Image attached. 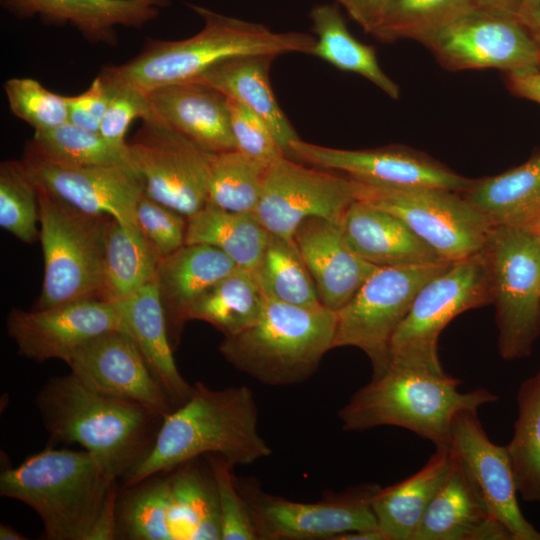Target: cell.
I'll use <instances>...</instances> for the list:
<instances>
[{"instance_id":"1","label":"cell","mask_w":540,"mask_h":540,"mask_svg":"<svg viewBox=\"0 0 540 540\" xmlns=\"http://www.w3.org/2000/svg\"><path fill=\"white\" fill-rule=\"evenodd\" d=\"M209 454L233 466L250 465L272 454L259 434L257 405L249 387L212 389L194 383L189 398L163 418L154 444L121 479L122 487Z\"/></svg>"},{"instance_id":"2","label":"cell","mask_w":540,"mask_h":540,"mask_svg":"<svg viewBox=\"0 0 540 540\" xmlns=\"http://www.w3.org/2000/svg\"><path fill=\"white\" fill-rule=\"evenodd\" d=\"M36 405L51 442L79 444L113 481L144 458L164 418L136 401L90 389L71 372L49 379Z\"/></svg>"},{"instance_id":"3","label":"cell","mask_w":540,"mask_h":540,"mask_svg":"<svg viewBox=\"0 0 540 540\" xmlns=\"http://www.w3.org/2000/svg\"><path fill=\"white\" fill-rule=\"evenodd\" d=\"M203 20L202 29L177 41L152 40L128 62L107 67L100 75L112 86L143 92L190 82L211 66L244 55L310 54L315 37L300 32H274L254 22L188 4Z\"/></svg>"},{"instance_id":"4","label":"cell","mask_w":540,"mask_h":540,"mask_svg":"<svg viewBox=\"0 0 540 540\" xmlns=\"http://www.w3.org/2000/svg\"><path fill=\"white\" fill-rule=\"evenodd\" d=\"M461 381L446 372L432 373L390 363L357 390L339 410L342 428L364 431L397 426L446 447L455 416L498 400L488 389L459 391Z\"/></svg>"},{"instance_id":"5","label":"cell","mask_w":540,"mask_h":540,"mask_svg":"<svg viewBox=\"0 0 540 540\" xmlns=\"http://www.w3.org/2000/svg\"><path fill=\"white\" fill-rule=\"evenodd\" d=\"M118 481L87 451L48 448L0 475V495L31 507L47 540H89Z\"/></svg>"},{"instance_id":"6","label":"cell","mask_w":540,"mask_h":540,"mask_svg":"<svg viewBox=\"0 0 540 540\" xmlns=\"http://www.w3.org/2000/svg\"><path fill=\"white\" fill-rule=\"evenodd\" d=\"M336 311L265 299L257 320L224 337L219 351L236 369L269 386L302 383L333 349Z\"/></svg>"},{"instance_id":"7","label":"cell","mask_w":540,"mask_h":540,"mask_svg":"<svg viewBox=\"0 0 540 540\" xmlns=\"http://www.w3.org/2000/svg\"><path fill=\"white\" fill-rule=\"evenodd\" d=\"M36 187L44 277L35 309L101 300L105 240L112 217L82 213Z\"/></svg>"},{"instance_id":"8","label":"cell","mask_w":540,"mask_h":540,"mask_svg":"<svg viewBox=\"0 0 540 540\" xmlns=\"http://www.w3.org/2000/svg\"><path fill=\"white\" fill-rule=\"evenodd\" d=\"M503 360L531 355L540 336V241L529 227L493 226L483 249Z\"/></svg>"},{"instance_id":"9","label":"cell","mask_w":540,"mask_h":540,"mask_svg":"<svg viewBox=\"0 0 540 540\" xmlns=\"http://www.w3.org/2000/svg\"><path fill=\"white\" fill-rule=\"evenodd\" d=\"M490 303V272L484 251L451 263L418 291L392 337L390 363L444 373L438 354L441 332L459 314Z\"/></svg>"},{"instance_id":"10","label":"cell","mask_w":540,"mask_h":540,"mask_svg":"<svg viewBox=\"0 0 540 540\" xmlns=\"http://www.w3.org/2000/svg\"><path fill=\"white\" fill-rule=\"evenodd\" d=\"M450 264L379 267L336 311L333 348H359L372 364V376L382 374L390 363L392 337L418 291Z\"/></svg>"},{"instance_id":"11","label":"cell","mask_w":540,"mask_h":540,"mask_svg":"<svg viewBox=\"0 0 540 540\" xmlns=\"http://www.w3.org/2000/svg\"><path fill=\"white\" fill-rule=\"evenodd\" d=\"M358 183V200L401 219L443 260L453 263L483 251L491 226L460 192Z\"/></svg>"},{"instance_id":"12","label":"cell","mask_w":540,"mask_h":540,"mask_svg":"<svg viewBox=\"0 0 540 540\" xmlns=\"http://www.w3.org/2000/svg\"><path fill=\"white\" fill-rule=\"evenodd\" d=\"M261 540H333L357 530L378 529L372 501L381 488L363 484L317 502H297L263 491L253 479L236 477Z\"/></svg>"},{"instance_id":"13","label":"cell","mask_w":540,"mask_h":540,"mask_svg":"<svg viewBox=\"0 0 540 540\" xmlns=\"http://www.w3.org/2000/svg\"><path fill=\"white\" fill-rule=\"evenodd\" d=\"M127 159L143 192L186 217L208 201L209 168L213 153L150 120H142Z\"/></svg>"},{"instance_id":"14","label":"cell","mask_w":540,"mask_h":540,"mask_svg":"<svg viewBox=\"0 0 540 540\" xmlns=\"http://www.w3.org/2000/svg\"><path fill=\"white\" fill-rule=\"evenodd\" d=\"M358 188V181L349 176L283 156L268 166L254 214L269 233L293 240L307 218L341 223L347 208L358 200Z\"/></svg>"},{"instance_id":"15","label":"cell","mask_w":540,"mask_h":540,"mask_svg":"<svg viewBox=\"0 0 540 540\" xmlns=\"http://www.w3.org/2000/svg\"><path fill=\"white\" fill-rule=\"evenodd\" d=\"M451 70L540 71V45L517 18L474 8L423 43Z\"/></svg>"},{"instance_id":"16","label":"cell","mask_w":540,"mask_h":540,"mask_svg":"<svg viewBox=\"0 0 540 540\" xmlns=\"http://www.w3.org/2000/svg\"><path fill=\"white\" fill-rule=\"evenodd\" d=\"M290 158L316 168L346 173L363 183L394 188H438L462 192L471 183L423 152L392 145L345 150L294 140Z\"/></svg>"},{"instance_id":"17","label":"cell","mask_w":540,"mask_h":540,"mask_svg":"<svg viewBox=\"0 0 540 540\" xmlns=\"http://www.w3.org/2000/svg\"><path fill=\"white\" fill-rule=\"evenodd\" d=\"M21 161L36 185L66 205L85 214L137 224L136 206L143 190L129 165H67L48 158L30 141Z\"/></svg>"},{"instance_id":"18","label":"cell","mask_w":540,"mask_h":540,"mask_svg":"<svg viewBox=\"0 0 540 540\" xmlns=\"http://www.w3.org/2000/svg\"><path fill=\"white\" fill-rule=\"evenodd\" d=\"M9 336L20 355L34 360L59 359L65 363L84 343L108 331L127 332L117 302L82 300L47 309H11Z\"/></svg>"},{"instance_id":"19","label":"cell","mask_w":540,"mask_h":540,"mask_svg":"<svg viewBox=\"0 0 540 540\" xmlns=\"http://www.w3.org/2000/svg\"><path fill=\"white\" fill-rule=\"evenodd\" d=\"M446 447L465 467L490 512L512 540H540V531L519 507L506 448L489 439L477 410H463L455 416Z\"/></svg>"},{"instance_id":"20","label":"cell","mask_w":540,"mask_h":540,"mask_svg":"<svg viewBox=\"0 0 540 540\" xmlns=\"http://www.w3.org/2000/svg\"><path fill=\"white\" fill-rule=\"evenodd\" d=\"M66 364L84 385L99 393L136 401L163 417L175 409L125 331H108L92 338Z\"/></svg>"},{"instance_id":"21","label":"cell","mask_w":540,"mask_h":540,"mask_svg":"<svg viewBox=\"0 0 540 540\" xmlns=\"http://www.w3.org/2000/svg\"><path fill=\"white\" fill-rule=\"evenodd\" d=\"M153 121L211 153L236 149L227 98L196 82L162 86L146 92Z\"/></svg>"},{"instance_id":"22","label":"cell","mask_w":540,"mask_h":540,"mask_svg":"<svg viewBox=\"0 0 540 540\" xmlns=\"http://www.w3.org/2000/svg\"><path fill=\"white\" fill-rule=\"evenodd\" d=\"M293 239L315 282L320 303L330 310L344 306L379 268L350 248L340 223L307 218Z\"/></svg>"},{"instance_id":"23","label":"cell","mask_w":540,"mask_h":540,"mask_svg":"<svg viewBox=\"0 0 540 540\" xmlns=\"http://www.w3.org/2000/svg\"><path fill=\"white\" fill-rule=\"evenodd\" d=\"M451 455L450 470L413 540H512L490 512L465 467Z\"/></svg>"},{"instance_id":"24","label":"cell","mask_w":540,"mask_h":540,"mask_svg":"<svg viewBox=\"0 0 540 540\" xmlns=\"http://www.w3.org/2000/svg\"><path fill=\"white\" fill-rule=\"evenodd\" d=\"M18 18L70 24L93 43L116 44L118 26L141 28L154 20L168 0H1Z\"/></svg>"},{"instance_id":"25","label":"cell","mask_w":540,"mask_h":540,"mask_svg":"<svg viewBox=\"0 0 540 540\" xmlns=\"http://www.w3.org/2000/svg\"><path fill=\"white\" fill-rule=\"evenodd\" d=\"M340 225L350 248L378 267L447 262L401 219L366 201H354Z\"/></svg>"},{"instance_id":"26","label":"cell","mask_w":540,"mask_h":540,"mask_svg":"<svg viewBox=\"0 0 540 540\" xmlns=\"http://www.w3.org/2000/svg\"><path fill=\"white\" fill-rule=\"evenodd\" d=\"M237 267L221 250L206 244H185L161 260L156 282L171 344H177L194 302Z\"/></svg>"},{"instance_id":"27","label":"cell","mask_w":540,"mask_h":540,"mask_svg":"<svg viewBox=\"0 0 540 540\" xmlns=\"http://www.w3.org/2000/svg\"><path fill=\"white\" fill-rule=\"evenodd\" d=\"M275 56L244 55L208 68L190 82L207 85L261 117L289 157L290 144L299 139L274 95L269 71Z\"/></svg>"},{"instance_id":"28","label":"cell","mask_w":540,"mask_h":540,"mask_svg":"<svg viewBox=\"0 0 540 540\" xmlns=\"http://www.w3.org/2000/svg\"><path fill=\"white\" fill-rule=\"evenodd\" d=\"M127 333L133 338L148 368L175 408L190 396V385L173 357L164 308L156 280L134 295L117 301Z\"/></svg>"},{"instance_id":"29","label":"cell","mask_w":540,"mask_h":540,"mask_svg":"<svg viewBox=\"0 0 540 540\" xmlns=\"http://www.w3.org/2000/svg\"><path fill=\"white\" fill-rule=\"evenodd\" d=\"M451 462L450 450L436 447L419 471L379 489L373 498L372 508L377 528L385 540H413L429 504L450 470Z\"/></svg>"},{"instance_id":"30","label":"cell","mask_w":540,"mask_h":540,"mask_svg":"<svg viewBox=\"0 0 540 540\" xmlns=\"http://www.w3.org/2000/svg\"><path fill=\"white\" fill-rule=\"evenodd\" d=\"M460 193L491 227H529L540 216V153L501 174L472 180Z\"/></svg>"},{"instance_id":"31","label":"cell","mask_w":540,"mask_h":540,"mask_svg":"<svg viewBox=\"0 0 540 540\" xmlns=\"http://www.w3.org/2000/svg\"><path fill=\"white\" fill-rule=\"evenodd\" d=\"M162 258L137 224L112 218L105 240L101 300L128 298L156 280Z\"/></svg>"},{"instance_id":"32","label":"cell","mask_w":540,"mask_h":540,"mask_svg":"<svg viewBox=\"0 0 540 540\" xmlns=\"http://www.w3.org/2000/svg\"><path fill=\"white\" fill-rule=\"evenodd\" d=\"M269 232L254 213L230 211L207 202L187 217L185 244H206L225 253L238 267L253 270Z\"/></svg>"},{"instance_id":"33","label":"cell","mask_w":540,"mask_h":540,"mask_svg":"<svg viewBox=\"0 0 540 540\" xmlns=\"http://www.w3.org/2000/svg\"><path fill=\"white\" fill-rule=\"evenodd\" d=\"M310 18L316 35L310 55L366 78L392 99L399 98L400 88L382 70L374 48L351 34L337 5H315Z\"/></svg>"},{"instance_id":"34","label":"cell","mask_w":540,"mask_h":540,"mask_svg":"<svg viewBox=\"0 0 540 540\" xmlns=\"http://www.w3.org/2000/svg\"><path fill=\"white\" fill-rule=\"evenodd\" d=\"M117 539L178 540L168 472L122 487L117 499Z\"/></svg>"},{"instance_id":"35","label":"cell","mask_w":540,"mask_h":540,"mask_svg":"<svg viewBox=\"0 0 540 540\" xmlns=\"http://www.w3.org/2000/svg\"><path fill=\"white\" fill-rule=\"evenodd\" d=\"M189 460L167 471L175 502L178 540H222L218 495L212 472Z\"/></svg>"},{"instance_id":"36","label":"cell","mask_w":540,"mask_h":540,"mask_svg":"<svg viewBox=\"0 0 540 540\" xmlns=\"http://www.w3.org/2000/svg\"><path fill=\"white\" fill-rule=\"evenodd\" d=\"M265 299L253 271L237 267L194 302L188 319L205 321L224 337L232 336L257 320Z\"/></svg>"},{"instance_id":"37","label":"cell","mask_w":540,"mask_h":540,"mask_svg":"<svg viewBox=\"0 0 540 540\" xmlns=\"http://www.w3.org/2000/svg\"><path fill=\"white\" fill-rule=\"evenodd\" d=\"M516 401L514 432L505 448L518 494L540 504V367L520 384Z\"/></svg>"},{"instance_id":"38","label":"cell","mask_w":540,"mask_h":540,"mask_svg":"<svg viewBox=\"0 0 540 540\" xmlns=\"http://www.w3.org/2000/svg\"><path fill=\"white\" fill-rule=\"evenodd\" d=\"M252 271L267 299L301 307L322 305L294 239L269 233L261 258Z\"/></svg>"},{"instance_id":"39","label":"cell","mask_w":540,"mask_h":540,"mask_svg":"<svg viewBox=\"0 0 540 540\" xmlns=\"http://www.w3.org/2000/svg\"><path fill=\"white\" fill-rule=\"evenodd\" d=\"M269 165L237 149L213 153L207 202L230 211L254 213Z\"/></svg>"},{"instance_id":"40","label":"cell","mask_w":540,"mask_h":540,"mask_svg":"<svg viewBox=\"0 0 540 540\" xmlns=\"http://www.w3.org/2000/svg\"><path fill=\"white\" fill-rule=\"evenodd\" d=\"M474 8L473 0H391L373 36L384 42L412 39L423 44Z\"/></svg>"},{"instance_id":"41","label":"cell","mask_w":540,"mask_h":540,"mask_svg":"<svg viewBox=\"0 0 540 540\" xmlns=\"http://www.w3.org/2000/svg\"><path fill=\"white\" fill-rule=\"evenodd\" d=\"M30 142L48 158L67 165H129L127 149L110 144L98 131L82 128L69 121L35 131Z\"/></svg>"},{"instance_id":"42","label":"cell","mask_w":540,"mask_h":540,"mask_svg":"<svg viewBox=\"0 0 540 540\" xmlns=\"http://www.w3.org/2000/svg\"><path fill=\"white\" fill-rule=\"evenodd\" d=\"M40 208L34 180L23 162L11 160L0 165V225L24 243L40 237Z\"/></svg>"},{"instance_id":"43","label":"cell","mask_w":540,"mask_h":540,"mask_svg":"<svg viewBox=\"0 0 540 540\" xmlns=\"http://www.w3.org/2000/svg\"><path fill=\"white\" fill-rule=\"evenodd\" d=\"M11 112L31 127L45 130L68 121L66 96L31 78H11L3 85Z\"/></svg>"},{"instance_id":"44","label":"cell","mask_w":540,"mask_h":540,"mask_svg":"<svg viewBox=\"0 0 540 540\" xmlns=\"http://www.w3.org/2000/svg\"><path fill=\"white\" fill-rule=\"evenodd\" d=\"M219 503L222 540H260L249 506L240 493L233 465L219 455H206Z\"/></svg>"},{"instance_id":"45","label":"cell","mask_w":540,"mask_h":540,"mask_svg":"<svg viewBox=\"0 0 540 540\" xmlns=\"http://www.w3.org/2000/svg\"><path fill=\"white\" fill-rule=\"evenodd\" d=\"M136 222L162 259L185 245L187 217L144 192L136 206Z\"/></svg>"},{"instance_id":"46","label":"cell","mask_w":540,"mask_h":540,"mask_svg":"<svg viewBox=\"0 0 540 540\" xmlns=\"http://www.w3.org/2000/svg\"><path fill=\"white\" fill-rule=\"evenodd\" d=\"M227 100L237 150L266 164L287 156L261 117L237 101Z\"/></svg>"},{"instance_id":"47","label":"cell","mask_w":540,"mask_h":540,"mask_svg":"<svg viewBox=\"0 0 540 540\" xmlns=\"http://www.w3.org/2000/svg\"><path fill=\"white\" fill-rule=\"evenodd\" d=\"M112 86V85H111ZM114 92L101 120L98 132L112 145L127 149L125 135L136 118L149 113L146 92L128 86H112Z\"/></svg>"},{"instance_id":"48","label":"cell","mask_w":540,"mask_h":540,"mask_svg":"<svg viewBox=\"0 0 540 540\" xmlns=\"http://www.w3.org/2000/svg\"><path fill=\"white\" fill-rule=\"evenodd\" d=\"M114 88L99 74L89 88L68 96V121L82 128L98 131Z\"/></svg>"},{"instance_id":"49","label":"cell","mask_w":540,"mask_h":540,"mask_svg":"<svg viewBox=\"0 0 540 540\" xmlns=\"http://www.w3.org/2000/svg\"><path fill=\"white\" fill-rule=\"evenodd\" d=\"M365 32L374 35L386 16L391 0H335Z\"/></svg>"},{"instance_id":"50","label":"cell","mask_w":540,"mask_h":540,"mask_svg":"<svg viewBox=\"0 0 540 540\" xmlns=\"http://www.w3.org/2000/svg\"><path fill=\"white\" fill-rule=\"evenodd\" d=\"M117 483L112 487L94 525L89 540L117 539Z\"/></svg>"},{"instance_id":"51","label":"cell","mask_w":540,"mask_h":540,"mask_svg":"<svg viewBox=\"0 0 540 540\" xmlns=\"http://www.w3.org/2000/svg\"><path fill=\"white\" fill-rule=\"evenodd\" d=\"M507 83L516 95L540 104V71L508 74Z\"/></svg>"},{"instance_id":"52","label":"cell","mask_w":540,"mask_h":540,"mask_svg":"<svg viewBox=\"0 0 540 540\" xmlns=\"http://www.w3.org/2000/svg\"><path fill=\"white\" fill-rule=\"evenodd\" d=\"M517 19L540 45V0H520Z\"/></svg>"},{"instance_id":"53","label":"cell","mask_w":540,"mask_h":540,"mask_svg":"<svg viewBox=\"0 0 540 540\" xmlns=\"http://www.w3.org/2000/svg\"><path fill=\"white\" fill-rule=\"evenodd\" d=\"M476 8L517 18L520 0H473Z\"/></svg>"},{"instance_id":"54","label":"cell","mask_w":540,"mask_h":540,"mask_svg":"<svg viewBox=\"0 0 540 540\" xmlns=\"http://www.w3.org/2000/svg\"><path fill=\"white\" fill-rule=\"evenodd\" d=\"M333 540H385V538L378 529H368L346 532Z\"/></svg>"},{"instance_id":"55","label":"cell","mask_w":540,"mask_h":540,"mask_svg":"<svg viewBox=\"0 0 540 540\" xmlns=\"http://www.w3.org/2000/svg\"><path fill=\"white\" fill-rule=\"evenodd\" d=\"M0 539L1 540H25L27 537H25L23 534L16 531L14 528H12L9 525H1L0 526Z\"/></svg>"},{"instance_id":"56","label":"cell","mask_w":540,"mask_h":540,"mask_svg":"<svg viewBox=\"0 0 540 540\" xmlns=\"http://www.w3.org/2000/svg\"><path fill=\"white\" fill-rule=\"evenodd\" d=\"M540 241V216L529 226Z\"/></svg>"}]
</instances>
